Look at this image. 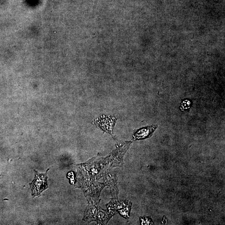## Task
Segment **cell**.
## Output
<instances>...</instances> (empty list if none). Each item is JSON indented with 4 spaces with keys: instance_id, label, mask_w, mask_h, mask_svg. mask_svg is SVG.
<instances>
[{
    "instance_id": "obj_3",
    "label": "cell",
    "mask_w": 225,
    "mask_h": 225,
    "mask_svg": "<svg viewBox=\"0 0 225 225\" xmlns=\"http://www.w3.org/2000/svg\"><path fill=\"white\" fill-rule=\"evenodd\" d=\"M158 128L157 125H152L141 128L134 133L133 138L134 140L146 139L151 137Z\"/></svg>"
},
{
    "instance_id": "obj_1",
    "label": "cell",
    "mask_w": 225,
    "mask_h": 225,
    "mask_svg": "<svg viewBox=\"0 0 225 225\" xmlns=\"http://www.w3.org/2000/svg\"><path fill=\"white\" fill-rule=\"evenodd\" d=\"M46 173H36L34 180L30 184L32 190V196H37L40 194L43 191L48 188Z\"/></svg>"
},
{
    "instance_id": "obj_2",
    "label": "cell",
    "mask_w": 225,
    "mask_h": 225,
    "mask_svg": "<svg viewBox=\"0 0 225 225\" xmlns=\"http://www.w3.org/2000/svg\"><path fill=\"white\" fill-rule=\"evenodd\" d=\"M115 118L103 116L100 118H97L94 120V123L98 128L113 135V129L116 122Z\"/></svg>"
},
{
    "instance_id": "obj_4",
    "label": "cell",
    "mask_w": 225,
    "mask_h": 225,
    "mask_svg": "<svg viewBox=\"0 0 225 225\" xmlns=\"http://www.w3.org/2000/svg\"><path fill=\"white\" fill-rule=\"evenodd\" d=\"M141 221L142 222V224H153L154 223L153 222L152 220L150 218H140Z\"/></svg>"
}]
</instances>
